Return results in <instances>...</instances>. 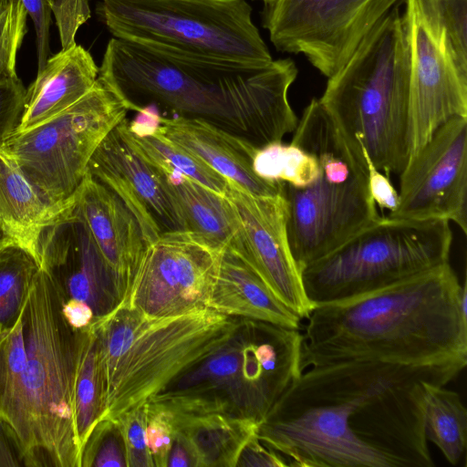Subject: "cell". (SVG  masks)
<instances>
[{"label":"cell","mask_w":467,"mask_h":467,"mask_svg":"<svg viewBox=\"0 0 467 467\" xmlns=\"http://www.w3.org/2000/svg\"><path fill=\"white\" fill-rule=\"evenodd\" d=\"M156 130L241 189L256 195L281 193L282 182L265 180L254 171V158L259 149L246 140L184 117L161 116Z\"/></svg>","instance_id":"cell-20"},{"label":"cell","mask_w":467,"mask_h":467,"mask_svg":"<svg viewBox=\"0 0 467 467\" xmlns=\"http://www.w3.org/2000/svg\"><path fill=\"white\" fill-rule=\"evenodd\" d=\"M51 11L59 28L62 49L77 45L76 33L90 17L88 0H55Z\"/></svg>","instance_id":"cell-36"},{"label":"cell","mask_w":467,"mask_h":467,"mask_svg":"<svg viewBox=\"0 0 467 467\" xmlns=\"http://www.w3.org/2000/svg\"><path fill=\"white\" fill-rule=\"evenodd\" d=\"M26 95V88L18 77L0 83V149L19 125Z\"/></svg>","instance_id":"cell-35"},{"label":"cell","mask_w":467,"mask_h":467,"mask_svg":"<svg viewBox=\"0 0 467 467\" xmlns=\"http://www.w3.org/2000/svg\"><path fill=\"white\" fill-rule=\"evenodd\" d=\"M128 109L99 78L78 101L11 136L1 150L49 202L70 203L102 140L127 118Z\"/></svg>","instance_id":"cell-11"},{"label":"cell","mask_w":467,"mask_h":467,"mask_svg":"<svg viewBox=\"0 0 467 467\" xmlns=\"http://www.w3.org/2000/svg\"><path fill=\"white\" fill-rule=\"evenodd\" d=\"M63 313L67 322L79 330L88 328L95 320L91 307L79 300L63 301Z\"/></svg>","instance_id":"cell-41"},{"label":"cell","mask_w":467,"mask_h":467,"mask_svg":"<svg viewBox=\"0 0 467 467\" xmlns=\"http://www.w3.org/2000/svg\"><path fill=\"white\" fill-rule=\"evenodd\" d=\"M113 37L199 57L269 63L245 0H101Z\"/></svg>","instance_id":"cell-10"},{"label":"cell","mask_w":467,"mask_h":467,"mask_svg":"<svg viewBox=\"0 0 467 467\" xmlns=\"http://www.w3.org/2000/svg\"><path fill=\"white\" fill-rule=\"evenodd\" d=\"M409 93V45L402 15L393 7L328 78L318 100L349 147L364 150L389 176L410 159Z\"/></svg>","instance_id":"cell-6"},{"label":"cell","mask_w":467,"mask_h":467,"mask_svg":"<svg viewBox=\"0 0 467 467\" xmlns=\"http://www.w3.org/2000/svg\"><path fill=\"white\" fill-rule=\"evenodd\" d=\"M236 466H289L287 460L263 443L258 437L253 438L243 449Z\"/></svg>","instance_id":"cell-39"},{"label":"cell","mask_w":467,"mask_h":467,"mask_svg":"<svg viewBox=\"0 0 467 467\" xmlns=\"http://www.w3.org/2000/svg\"><path fill=\"white\" fill-rule=\"evenodd\" d=\"M265 4V5H268L273 4L275 0H262Z\"/></svg>","instance_id":"cell-43"},{"label":"cell","mask_w":467,"mask_h":467,"mask_svg":"<svg viewBox=\"0 0 467 467\" xmlns=\"http://www.w3.org/2000/svg\"><path fill=\"white\" fill-rule=\"evenodd\" d=\"M467 362L354 360L310 367L259 423L257 437L296 467H433L424 433L428 383Z\"/></svg>","instance_id":"cell-1"},{"label":"cell","mask_w":467,"mask_h":467,"mask_svg":"<svg viewBox=\"0 0 467 467\" xmlns=\"http://www.w3.org/2000/svg\"><path fill=\"white\" fill-rule=\"evenodd\" d=\"M291 141L318 161V173L307 185L282 182L289 244L302 272L380 216L363 154L349 147L318 99L303 110Z\"/></svg>","instance_id":"cell-8"},{"label":"cell","mask_w":467,"mask_h":467,"mask_svg":"<svg viewBox=\"0 0 467 467\" xmlns=\"http://www.w3.org/2000/svg\"><path fill=\"white\" fill-rule=\"evenodd\" d=\"M167 467H196V462L190 447L184 439L176 432L174 433Z\"/></svg>","instance_id":"cell-42"},{"label":"cell","mask_w":467,"mask_h":467,"mask_svg":"<svg viewBox=\"0 0 467 467\" xmlns=\"http://www.w3.org/2000/svg\"><path fill=\"white\" fill-rule=\"evenodd\" d=\"M254 169L265 180L303 187L317 177L318 161L313 152L292 141H281L259 149L254 158Z\"/></svg>","instance_id":"cell-30"},{"label":"cell","mask_w":467,"mask_h":467,"mask_svg":"<svg viewBox=\"0 0 467 467\" xmlns=\"http://www.w3.org/2000/svg\"><path fill=\"white\" fill-rule=\"evenodd\" d=\"M299 328L241 318L232 337L149 401L176 413L220 412L259 423L301 368Z\"/></svg>","instance_id":"cell-7"},{"label":"cell","mask_w":467,"mask_h":467,"mask_svg":"<svg viewBox=\"0 0 467 467\" xmlns=\"http://www.w3.org/2000/svg\"><path fill=\"white\" fill-rule=\"evenodd\" d=\"M128 467L122 435L116 420H99L81 451L80 467Z\"/></svg>","instance_id":"cell-31"},{"label":"cell","mask_w":467,"mask_h":467,"mask_svg":"<svg viewBox=\"0 0 467 467\" xmlns=\"http://www.w3.org/2000/svg\"><path fill=\"white\" fill-rule=\"evenodd\" d=\"M222 250L188 231L161 234L147 244L120 305L148 317L207 307Z\"/></svg>","instance_id":"cell-14"},{"label":"cell","mask_w":467,"mask_h":467,"mask_svg":"<svg viewBox=\"0 0 467 467\" xmlns=\"http://www.w3.org/2000/svg\"><path fill=\"white\" fill-rule=\"evenodd\" d=\"M39 268L38 261L21 246L0 247V331L16 325Z\"/></svg>","instance_id":"cell-28"},{"label":"cell","mask_w":467,"mask_h":467,"mask_svg":"<svg viewBox=\"0 0 467 467\" xmlns=\"http://www.w3.org/2000/svg\"><path fill=\"white\" fill-rule=\"evenodd\" d=\"M367 171L368 187L376 205L393 212L399 201L397 190L391 184L389 176L379 171L370 161L368 154L361 150Z\"/></svg>","instance_id":"cell-38"},{"label":"cell","mask_w":467,"mask_h":467,"mask_svg":"<svg viewBox=\"0 0 467 467\" xmlns=\"http://www.w3.org/2000/svg\"><path fill=\"white\" fill-rule=\"evenodd\" d=\"M167 411L175 432L190 447L196 467H236L244 446L257 436L259 422L249 418L220 412Z\"/></svg>","instance_id":"cell-24"},{"label":"cell","mask_w":467,"mask_h":467,"mask_svg":"<svg viewBox=\"0 0 467 467\" xmlns=\"http://www.w3.org/2000/svg\"><path fill=\"white\" fill-rule=\"evenodd\" d=\"M297 73L290 58L199 57L112 37L98 78L129 110L153 107L198 119L262 149L296 128L288 90Z\"/></svg>","instance_id":"cell-2"},{"label":"cell","mask_w":467,"mask_h":467,"mask_svg":"<svg viewBox=\"0 0 467 467\" xmlns=\"http://www.w3.org/2000/svg\"><path fill=\"white\" fill-rule=\"evenodd\" d=\"M39 265L62 300L86 303L95 320L111 313L124 299L125 292L92 239L76 199L44 232Z\"/></svg>","instance_id":"cell-17"},{"label":"cell","mask_w":467,"mask_h":467,"mask_svg":"<svg viewBox=\"0 0 467 467\" xmlns=\"http://www.w3.org/2000/svg\"><path fill=\"white\" fill-rule=\"evenodd\" d=\"M147 418L145 403L116 420L122 435L128 467H154L146 441Z\"/></svg>","instance_id":"cell-33"},{"label":"cell","mask_w":467,"mask_h":467,"mask_svg":"<svg viewBox=\"0 0 467 467\" xmlns=\"http://www.w3.org/2000/svg\"><path fill=\"white\" fill-rule=\"evenodd\" d=\"M450 223L380 216L302 270L315 306L390 285L449 263Z\"/></svg>","instance_id":"cell-9"},{"label":"cell","mask_w":467,"mask_h":467,"mask_svg":"<svg viewBox=\"0 0 467 467\" xmlns=\"http://www.w3.org/2000/svg\"><path fill=\"white\" fill-rule=\"evenodd\" d=\"M74 409L77 438L82 451L88 437L103 415L97 337L92 325L89 327L77 377Z\"/></svg>","instance_id":"cell-29"},{"label":"cell","mask_w":467,"mask_h":467,"mask_svg":"<svg viewBox=\"0 0 467 467\" xmlns=\"http://www.w3.org/2000/svg\"><path fill=\"white\" fill-rule=\"evenodd\" d=\"M87 173L114 192L137 220L145 241L186 231L181 210L167 189L161 171L128 140L122 121L99 144Z\"/></svg>","instance_id":"cell-18"},{"label":"cell","mask_w":467,"mask_h":467,"mask_svg":"<svg viewBox=\"0 0 467 467\" xmlns=\"http://www.w3.org/2000/svg\"><path fill=\"white\" fill-rule=\"evenodd\" d=\"M124 133L134 149L150 164L167 174H182L210 190L225 195L229 182L204 162L168 140L156 130L136 133L122 121Z\"/></svg>","instance_id":"cell-27"},{"label":"cell","mask_w":467,"mask_h":467,"mask_svg":"<svg viewBox=\"0 0 467 467\" xmlns=\"http://www.w3.org/2000/svg\"><path fill=\"white\" fill-rule=\"evenodd\" d=\"M26 357L0 390V419L16 435L26 467H80L75 387L89 327L74 328L63 300L41 267L21 312Z\"/></svg>","instance_id":"cell-4"},{"label":"cell","mask_w":467,"mask_h":467,"mask_svg":"<svg viewBox=\"0 0 467 467\" xmlns=\"http://www.w3.org/2000/svg\"><path fill=\"white\" fill-rule=\"evenodd\" d=\"M424 433L451 465L465 452L467 410L460 395L445 385L428 383L424 391Z\"/></svg>","instance_id":"cell-26"},{"label":"cell","mask_w":467,"mask_h":467,"mask_svg":"<svg viewBox=\"0 0 467 467\" xmlns=\"http://www.w3.org/2000/svg\"><path fill=\"white\" fill-rule=\"evenodd\" d=\"M225 195L240 223L238 234L229 245L246 259L278 300L301 319L307 318L314 306L291 252L283 195L253 194L232 182Z\"/></svg>","instance_id":"cell-16"},{"label":"cell","mask_w":467,"mask_h":467,"mask_svg":"<svg viewBox=\"0 0 467 467\" xmlns=\"http://www.w3.org/2000/svg\"><path fill=\"white\" fill-rule=\"evenodd\" d=\"M27 16L20 1L0 5V83L17 78L16 55L26 33Z\"/></svg>","instance_id":"cell-32"},{"label":"cell","mask_w":467,"mask_h":467,"mask_svg":"<svg viewBox=\"0 0 467 467\" xmlns=\"http://www.w3.org/2000/svg\"><path fill=\"white\" fill-rule=\"evenodd\" d=\"M162 174L167 189L181 210L186 231L220 250L235 239L240 223L226 195L182 174Z\"/></svg>","instance_id":"cell-25"},{"label":"cell","mask_w":467,"mask_h":467,"mask_svg":"<svg viewBox=\"0 0 467 467\" xmlns=\"http://www.w3.org/2000/svg\"><path fill=\"white\" fill-rule=\"evenodd\" d=\"M399 0H275L263 26L281 52L303 54L327 78Z\"/></svg>","instance_id":"cell-12"},{"label":"cell","mask_w":467,"mask_h":467,"mask_svg":"<svg viewBox=\"0 0 467 467\" xmlns=\"http://www.w3.org/2000/svg\"><path fill=\"white\" fill-rule=\"evenodd\" d=\"M75 199L92 239L126 296L147 246L137 220L114 192L88 173Z\"/></svg>","instance_id":"cell-19"},{"label":"cell","mask_w":467,"mask_h":467,"mask_svg":"<svg viewBox=\"0 0 467 467\" xmlns=\"http://www.w3.org/2000/svg\"><path fill=\"white\" fill-rule=\"evenodd\" d=\"M49 202L0 149V247L21 246L39 263V244L46 229L70 205Z\"/></svg>","instance_id":"cell-23"},{"label":"cell","mask_w":467,"mask_h":467,"mask_svg":"<svg viewBox=\"0 0 467 467\" xmlns=\"http://www.w3.org/2000/svg\"><path fill=\"white\" fill-rule=\"evenodd\" d=\"M207 307L228 317L300 328L301 318L274 295L232 245L222 250Z\"/></svg>","instance_id":"cell-21"},{"label":"cell","mask_w":467,"mask_h":467,"mask_svg":"<svg viewBox=\"0 0 467 467\" xmlns=\"http://www.w3.org/2000/svg\"><path fill=\"white\" fill-rule=\"evenodd\" d=\"M12 1H20L34 23L36 36L37 72L40 71L50 52L49 27L51 23V8L55 0H0V5Z\"/></svg>","instance_id":"cell-37"},{"label":"cell","mask_w":467,"mask_h":467,"mask_svg":"<svg viewBox=\"0 0 467 467\" xmlns=\"http://www.w3.org/2000/svg\"><path fill=\"white\" fill-rule=\"evenodd\" d=\"M98 77V66L81 46L62 49L48 57L26 89L24 111L15 133L26 130L72 106L93 88Z\"/></svg>","instance_id":"cell-22"},{"label":"cell","mask_w":467,"mask_h":467,"mask_svg":"<svg viewBox=\"0 0 467 467\" xmlns=\"http://www.w3.org/2000/svg\"><path fill=\"white\" fill-rule=\"evenodd\" d=\"M410 50V158L445 122L467 117V67L417 0L402 15Z\"/></svg>","instance_id":"cell-13"},{"label":"cell","mask_w":467,"mask_h":467,"mask_svg":"<svg viewBox=\"0 0 467 467\" xmlns=\"http://www.w3.org/2000/svg\"><path fill=\"white\" fill-rule=\"evenodd\" d=\"M146 426L147 446L154 467H167L174 439V425L170 413L150 402H147Z\"/></svg>","instance_id":"cell-34"},{"label":"cell","mask_w":467,"mask_h":467,"mask_svg":"<svg viewBox=\"0 0 467 467\" xmlns=\"http://www.w3.org/2000/svg\"><path fill=\"white\" fill-rule=\"evenodd\" d=\"M466 283L450 263L313 308L301 368L354 360L408 365L467 362Z\"/></svg>","instance_id":"cell-3"},{"label":"cell","mask_w":467,"mask_h":467,"mask_svg":"<svg viewBox=\"0 0 467 467\" xmlns=\"http://www.w3.org/2000/svg\"><path fill=\"white\" fill-rule=\"evenodd\" d=\"M25 466L22 446L12 429L0 419V467Z\"/></svg>","instance_id":"cell-40"},{"label":"cell","mask_w":467,"mask_h":467,"mask_svg":"<svg viewBox=\"0 0 467 467\" xmlns=\"http://www.w3.org/2000/svg\"><path fill=\"white\" fill-rule=\"evenodd\" d=\"M240 323L209 307L148 317L123 305L95 320L101 420H116L147 403L226 344Z\"/></svg>","instance_id":"cell-5"},{"label":"cell","mask_w":467,"mask_h":467,"mask_svg":"<svg viewBox=\"0 0 467 467\" xmlns=\"http://www.w3.org/2000/svg\"><path fill=\"white\" fill-rule=\"evenodd\" d=\"M399 175L398 205L389 217L452 222L467 234V117L442 124Z\"/></svg>","instance_id":"cell-15"}]
</instances>
